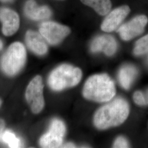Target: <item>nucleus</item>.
Returning <instances> with one entry per match:
<instances>
[{
	"mask_svg": "<svg viewBox=\"0 0 148 148\" xmlns=\"http://www.w3.org/2000/svg\"><path fill=\"white\" fill-rule=\"evenodd\" d=\"M129 111L127 101L121 98H116L98 110L94 117V123L101 130L119 126L127 119Z\"/></svg>",
	"mask_w": 148,
	"mask_h": 148,
	"instance_id": "nucleus-1",
	"label": "nucleus"
},
{
	"mask_svg": "<svg viewBox=\"0 0 148 148\" xmlns=\"http://www.w3.org/2000/svg\"><path fill=\"white\" fill-rule=\"evenodd\" d=\"M114 81L106 74L90 76L85 83L83 95L85 98L98 102H107L115 95Z\"/></svg>",
	"mask_w": 148,
	"mask_h": 148,
	"instance_id": "nucleus-2",
	"label": "nucleus"
},
{
	"mask_svg": "<svg viewBox=\"0 0 148 148\" xmlns=\"http://www.w3.org/2000/svg\"><path fill=\"white\" fill-rule=\"evenodd\" d=\"M82 72L78 68L63 64L54 69L48 78V85L54 90H61L77 85L81 79Z\"/></svg>",
	"mask_w": 148,
	"mask_h": 148,
	"instance_id": "nucleus-3",
	"label": "nucleus"
},
{
	"mask_svg": "<svg viewBox=\"0 0 148 148\" xmlns=\"http://www.w3.org/2000/svg\"><path fill=\"white\" fill-rule=\"evenodd\" d=\"M26 57V50L24 45L18 42L13 43L7 49L2 57V69L8 75H16L24 66Z\"/></svg>",
	"mask_w": 148,
	"mask_h": 148,
	"instance_id": "nucleus-4",
	"label": "nucleus"
},
{
	"mask_svg": "<svg viewBox=\"0 0 148 148\" xmlns=\"http://www.w3.org/2000/svg\"><path fill=\"white\" fill-rule=\"evenodd\" d=\"M43 87L42 79L40 76L34 77L27 87L26 99L35 114L42 111L44 106Z\"/></svg>",
	"mask_w": 148,
	"mask_h": 148,
	"instance_id": "nucleus-5",
	"label": "nucleus"
},
{
	"mask_svg": "<svg viewBox=\"0 0 148 148\" xmlns=\"http://www.w3.org/2000/svg\"><path fill=\"white\" fill-rule=\"evenodd\" d=\"M40 33L51 45H57L63 41L70 33V29L66 26L54 21H46L40 27Z\"/></svg>",
	"mask_w": 148,
	"mask_h": 148,
	"instance_id": "nucleus-6",
	"label": "nucleus"
},
{
	"mask_svg": "<svg viewBox=\"0 0 148 148\" xmlns=\"http://www.w3.org/2000/svg\"><path fill=\"white\" fill-rule=\"evenodd\" d=\"M65 133V126L63 122L58 119L52 121L49 131L45 134L40 140L43 148H58L63 142Z\"/></svg>",
	"mask_w": 148,
	"mask_h": 148,
	"instance_id": "nucleus-7",
	"label": "nucleus"
},
{
	"mask_svg": "<svg viewBox=\"0 0 148 148\" xmlns=\"http://www.w3.org/2000/svg\"><path fill=\"white\" fill-rule=\"evenodd\" d=\"M148 22L147 16H136L130 21L122 25L118 29V32L123 40L130 41L143 33Z\"/></svg>",
	"mask_w": 148,
	"mask_h": 148,
	"instance_id": "nucleus-8",
	"label": "nucleus"
},
{
	"mask_svg": "<svg viewBox=\"0 0 148 148\" xmlns=\"http://www.w3.org/2000/svg\"><path fill=\"white\" fill-rule=\"evenodd\" d=\"M131 12L130 7L123 5L117 7L109 13L101 25V29L104 32H114L119 27Z\"/></svg>",
	"mask_w": 148,
	"mask_h": 148,
	"instance_id": "nucleus-9",
	"label": "nucleus"
},
{
	"mask_svg": "<svg viewBox=\"0 0 148 148\" xmlns=\"http://www.w3.org/2000/svg\"><path fill=\"white\" fill-rule=\"evenodd\" d=\"M0 21L2 23V32L7 36L14 34L19 27L20 19L18 14L9 8L0 9Z\"/></svg>",
	"mask_w": 148,
	"mask_h": 148,
	"instance_id": "nucleus-10",
	"label": "nucleus"
},
{
	"mask_svg": "<svg viewBox=\"0 0 148 148\" xmlns=\"http://www.w3.org/2000/svg\"><path fill=\"white\" fill-rule=\"evenodd\" d=\"M117 48L115 39L110 35H104L95 37L90 45L92 52H103L106 55L111 56L116 52Z\"/></svg>",
	"mask_w": 148,
	"mask_h": 148,
	"instance_id": "nucleus-11",
	"label": "nucleus"
},
{
	"mask_svg": "<svg viewBox=\"0 0 148 148\" xmlns=\"http://www.w3.org/2000/svg\"><path fill=\"white\" fill-rule=\"evenodd\" d=\"M25 14L34 21L47 19L52 15V12L46 5L38 6L34 0L27 1L24 7Z\"/></svg>",
	"mask_w": 148,
	"mask_h": 148,
	"instance_id": "nucleus-12",
	"label": "nucleus"
},
{
	"mask_svg": "<svg viewBox=\"0 0 148 148\" xmlns=\"http://www.w3.org/2000/svg\"><path fill=\"white\" fill-rule=\"evenodd\" d=\"M25 41L28 47L33 52L38 55H43L47 53V46L41 34L29 30L25 35Z\"/></svg>",
	"mask_w": 148,
	"mask_h": 148,
	"instance_id": "nucleus-13",
	"label": "nucleus"
},
{
	"mask_svg": "<svg viewBox=\"0 0 148 148\" xmlns=\"http://www.w3.org/2000/svg\"><path fill=\"white\" fill-rule=\"evenodd\" d=\"M137 75V69L134 66L129 65L123 66L119 73V80L120 85L125 89H129Z\"/></svg>",
	"mask_w": 148,
	"mask_h": 148,
	"instance_id": "nucleus-14",
	"label": "nucleus"
},
{
	"mask_svg": "<svg viewBox=\"0 0 148 148\" xmlns=\"http://www.w3.org/2000/svg\"><path fill=\"white\" fill-rule=\"evenodd\" d=\"M80 1L101 16L108 14L112 7L111 0H80Z\"/></svg>",
	"mask_w": 148,
	"mask_h": 148,
	"instance_id": "nucleus-15",
	"label": "nucleus"
},
{
	"mask_svg": "<svg viewBox=\"0 0 148 148\" xmlns=\"http://www.w3.org/2000/svg\"><path fill=\"white\" fill-rule=\"evenodd\" d=\"M2 139L10 148H19L21 147V140L16 137L15 134L10 131H6L2 134Z\"/></svg>",
	"mask_w": 148,
	"mask_h": 148,
	"instance_id": "nucleus-16",
	"label": "nucleus"
},
{
	"mask_svg": "<svg viewBox=\"0 0 148 148\" xmlns=\"http://www.w3.org/2000/svg\"><path fill=\"white\" fill-rule=\"evenodd\" d=\"M133 52L136 56H142L148 53V34L136 42Z\"/></svg>",
	"mask_w": 148,
	"mask_h": 148,
	"instance_id": "nucleus-17",
	"label": "nucleus"
},
{
	"mask_svg": "<svg viewBox=\"0 0 148 148\" xmlns=\"http://www.w3.org/2000/svg\"><path fill=\"white\" fill-rule=\"evenodd\" d=\"M133 100L135 103L139 106L146 105V101L145 99L144 95L143 93L140 91H137L133 95Z\"/></svg>",
	"mask_w": 148,
	"mask_h": 148,
	"instance_id": "nucleus-18",
	"label": "nucleus"
},
{
	"mask_svg": "<svg viewBox=\"0 0 148 148\" xmlns=\"http://www.w3.org/2000/svg\"><path fill=\"white\" fill-rule=\"evenodd\" d=\"M114 148H128L129 147L127 140L125 138L119 137L117 138L114 144Z\"/></svg>",
	"mask_w": 148,
	"mask_h": 148,
	"instance_id": "nucleus-19",
	"label": "nucleus"
},
{
	"mask_svg": "<svg viewBox=\"0 0 148 148\" xmlns=\"http://www.w3.org/2000/svg\"><path fill=\"white\" fill-rule=\"evenodd\" d=\"M4 127H5L4 121L0 119V138L2 137V132H3V130L4 129Z\"/></svg>",
	"mask_w": 148,
	"mask_h": 148,
	"instance_id": "nucleus-20",
	"label": "nucleus"
},
{
	"mask_svg": "<svg viewBox=\"0 0 148 148\" xmlns=\"http://www.w3.org/2000/svg\"><path fill=\"white\" fill-rule=\"evenodd\" d=\"M63 147L64 148H75V145L72 143H68V144H65Z\"/></svg>",
	"mask_w": 148,
	"mask_h": 148,
	"instance_id": "nucleus-21",
	"label": "nucleus"
},
{
	"mask_svg": "<svg viewBox=\"0 0 148 148\" xmlns=\"http://www.w3.org/2000/svg\"><path fill=\"white\" fill-rule=\"evenodd\" d=\"M144 95V97H145V101H146V104H148V90H147L146 93Z\"/></svg>",
	"mask_w": 148,
	"mask_h": 148,
	"instance_id": "nucleus-22",
	"label": "nucleus"
},
{
	"mask_svg": "<svg viewBox=\"0 0 148 148\" xmlns=\"http://www.w3.org/2000/svg\"><path fill=\"white\" fill-rule=\"evenodd\" d=\"M11 1H12V0H0V1L3 2H7Z\"/></svg>",
	"mask_w": 148,
	"mask_h": 148,
	"instance_id": "nucleus-23",
	"label": "nucleus"
},
{
	"mask_svg": "<svg viewBox=\"0 0 148 148\" xmlns=\"http://www.w3.org/2000/svg\"><path fill=\"white\" fill-rule=\"evenodd\" d=\"M2 46H3V45H2V41L0 40V49L2 48Z\"/></svg>",
	"mask_w": 148,
	"mask_h": 148,
	"instance_id": "nucleus-24",
	"label": "nucleus"
},
{
	"mask_svg": "<svg viewBox=\"0 0 148 148\" xmlns=\"http://www.w3.org/2000/svg\"><path fill=\"white\" fill-rule=\"evenodd\" d=\"M1 101L0 100V106H1Z\"/></svg>",
	"mask_w": 148,
	"mask_h": 148,
	"instance_id": "nucleus-25",
	"label": "nucleus"
}]
</instances>
